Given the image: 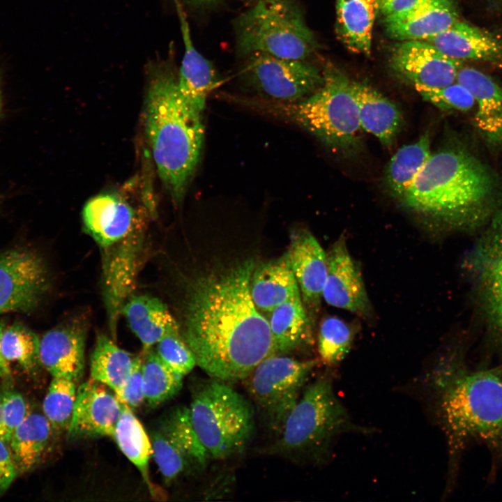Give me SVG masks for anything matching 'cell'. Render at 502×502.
Masks as SVG:
<instances>
[{
	"label": "cell",
	"instance_id": "cell-38",
	"mask_svg": "<svg viewBox=\"0 0 502 502\" xmlns=\"http://www.w3.org/2000/svg\"><path fill=\"white\" fill-rule=\"evenodd\" d=\"M76 383L53 377L42 404V411L56 432L68 429L77 397Z\"/></svg>",
	"mask_w": 502,
	"mask_h": 502
},
{
	"label": "cell",
	"instance_id": "cell-25",
	"mask_svg": "<svg viewBox=\"0 0 502 502\" xmlns=\"http://www.w3.org/2000/svg\"><path fill=\"white\" fill-rule=\"evenodd\" d=\"M55 432L43 411L31 409L7 443L18 474L33 471L44 461Z\"/></svg>",
	"mask_w": 502,
	"mask_h": 502
},
{
	"label": "cell",
	"instance_id": "cell-1",
	"mask_svg": "<svg viewBox=\"0 0 502 502\" xmlns=\"http://www.w3.org/2000/svg\"><path fill=\"white\" fill-rule=\"evenodd\" d=\"M254 268L248 259L202 276L190 286L185 303L182 338L209 377L228 383L243 381L274 354L269 322L250 295Z\"/></svg>",
	"mask_w": 502,
	"mask_h": 502
},
{
	"label": "cell",
	"instance_id": "cell-37",
	"mask_svg": "<svg viewBox=\"0 0 502 502\" xmlns=\"http://www.w3.org/2000/svg\"><path fill=\"white\" fill-rule=\"evenodd\" d=\"M150 439L152 457L167 483L185 473L201 471L185 451L160 427L152 432Z\"/></svg>",
	"mask_w": 502,
	"mask_h": 502
},
{
	"label": "cell",
	"instance_id": "cell-45",
	"mask_svg": "<svg viewBox=\"0 0 502 502\" xmlns=\"http://www.w3.org/2000/svg\"><path fill=\"white\" fill-rule=\"evenodd\" d=\"M4 326V324H2L0 322V337L2 328ZM11 373L10 371V366L9 364L6 361L4 358L2 356L1 349H0V377L6 378Z\"/></svg>",
	"mask_w": 502,
	"mask_h": 502
},
{
	"label": "cell",
	"instance_id": "cell-13",
	"mask_svg": "<svg viewBox=\"0 0 502 502\" xmlns=\"http://www.w3.org/2000/svg\"><path fill=\"white\" fill-rule=\"evenodd\" d=\"M48 286V273L38 254L25 250L0 253V314L33 309Z\"/></svg>",
	"mask_w": 502,
	"mask_h": 502
},
{
	"label": "cell",
	"instance_id": "cell-32",
	"mask_svg": "<svg viewBox=\"0 0 502 502\" xmlns=\"http://www.w3.org/2000/svg\"><path fill=\"white\" fill-rule=\"evenodd\" d=\"M112 438L124 455L139 470L151 493L153 494L149 473V463L153 453L151 441L140 421L126 404Z\"/></svg>",
	"mask_w": 502,
	"mask_h": 502
},
{
	"label": "cell",
	"instance_id": "cell-27",
	"mask_svg": "<svg viewBox=\"0 0 502 502\" xmlns=\"http://www.w3.org/2000/svg\"><path fill=\"white\" fill-rule=\"evenodd\" d=\"M363 130L375 136L385 146L393 144L402 126L397 107L364 82H352Z\"/></svg>",
	"mask_w": 502,
	"mask_h": 502
},
{
	"label": "cell",
	"instance_id": "cell-2",
	"mask_svg": "<svg viewBox=\"0 0 502 502\" xmlns=\"http://www.w3.org/2000/svg\"><path fill=\"white\" fill-rule=\"evenodd\" d=\"M399 201L436 229L475 230L502 208V179L463 145H446L431 153Z\"/></svg>",
	"mask_w": 502,
	"mask_h": 502
},
{
	"label": "cell",
	"instance_id": "cell-41",
	"mask_svg": "<svg viewBox=\"0 0 502 502\" xmlns=\"http://www.w3.org/2000/svg\"><path fill=\"white\" fill-rule=\"evenodd\" d=\"M3 405L6 442L8 443L12 434L25 419L31 408L20 393L11 390L3 392Z\"/></svg>",
	"mask_w": 502,
	"mask_h": 502
},
{
	"label": "cell",
	"instance_id": "cell-26",
	"mask_svg": "<svg viewBox=\"0 0 502 502\" xmlns=\"http://www.w3.org/2000/svg\"><path fill=\"white\" fill-rule=\"evenodd\" d=\"M250 291L259 311L271 312L300 289L286 253L281 257L255 266Z\"/></svg>",
	"mask_w": 502,
	"mask_h": 502
},
{
	"label": "cell",
	"instance_id": "cell-18",
	"mask_svg": "<svg viewBox=\"0 0 502 502\" xmlns=\"http://www.w3.org/2000/svg\"><path fill=\"white\" fill-rule=\"evenodd\" d=\"M312 326L319 314L327 277V255L307 230L296 231L286 252Z\"/></svg>",
	"mask_w": 502,
	"mask_h": 502
},
{
	"label": "cell",
	"instance_id": "cell-43",
	"mask_svg": "<svg viewBox=\"0 0 502 502\" xmlns=\"http://www.w3.org/2000/svg\"><path fill=\"white\" fill-rule=\"evenodd\" d=\"M17 474L8 446L0 439V496L10 487Z\"/></svg>",
	"mask_w": 502,
	"mask_h": 502
},
{
	"label": "cell",
	"instance_id": "cell-44",
	"mask_svg": "<svg viewBox=\"0 0 502 502\" xmlns=\"http://www.w3.org/2000/svg\"><path fill=\"white\" fill-rule=\"evenodd\" d=\"M416 0H379V11L383 17L402 12L411 6Z\"/></svg>",
	"mask_w": 502,
	"mask_h": 502
},
{
	"label": "cell",
	"instance_id": "cell-23",
	"mask_svg": "<svg viewBox=\"0 0 502 502\" xmlns=\"http://www.w3.org/2000/svg\"><path fill=\"white\" fill-rule=\"evenodd\" d=\"M425 41L457 60L502 61V43L492 33L457 20L447 29Z\"/></svg>",
	"mask_w": 502,
	"mask_h": 502
},
{
	"label": "cell",
	"instance_id": "cell-35",
	"mask_svg": "<svg viewBox=\"0 0 502 502\" xmlns=\"http://www.w3.org/2000/svg\"><path fill=\"white\" fill-rule=\"evenodd\" d=\"M356 334L349 323L336 316L322 319L318 334V351L322 362L334 365L349 352Z\"/></svg>",
	"mask_w": 502,
	"mask_h": 502
},
{
	"label": "cell",
	"instance_id": "cell-40",
	"mask_svg": "<svg viewBox=\"0 0 502 502\" xmlns=\"http://www.w3.org/2000/svg\"><path fill=\"white\" fill-rule=\"evenodd\" d=\"M155 345L158 356L178 374L183 376L188 374L197 365L195 357L181 333L167 335Z\"/></svg>",
	"mask_w": 502,
	"mask_h": 502
},
{
	"label": "cell",
	"instance_id": "cell-49",
	"mask_svg": "<svg viewBox=\"0 0 502 502\" xmlns=\"http://www.w3.org/2000/svg\"><path fill=\"white\" fill-rule=\"evenodd\" d=\"M1 105V88H0V109Z\"/></svg>",
	"mask_w": 502,
	"mask_h": 502
},
{
	"label": "cell",
	"instance_id": "cell-39",
	"mask_svg": "<svg viewBox=\"0 0 502 502\" xmlns=\"http://www.w3.org/2000/svg\"><path fill=\"white\" fill-rule=\"evenodd\" d=\"M423 99L441 110L468 112L475 107L471 92L457 82L441 88L414 86Z\"/></svg>",
	"mask_w": 502,
	"mask_h": 502
},
{
	"label": "cell",
	"instance_id": "cell-9",
	"mask_svg": "<svg viewBox=\"0 0 502 502\" xmlns=\"http://www.w3.org/2000/svg\"><path fill=\"white\" fill-rule=\"evenodd\" d=\"M317 363L273 354L242 381L259 415L277 435L298 402Z\"/></svg>",
	"mask_w": 502,
	"mask_h": 502
},
{
	"label": "cell",
	"instance_id": "cell-21",
	"mask_svg": "<svg viewBox=\"0 0 502 502\" xmlns=\"http://www.w3.org/2000/svg\"><path fill=\"white\" fill-rule=\"evenodd\" d=\"M453 0H416L405 10L384 17L386 33L400 41L425 40L443 32L457 20Z\"/></svg>",
	"mask_w": 502,
	"mask_h": 502
},
{
	"label": "cell",
	"instance_id": "cell-19",
	"mask_svg": "<svg viewBox=\"0 0 502 502\" xmlns=\"http://www.w3.org/2000/svg\"><path fill=\"white\" fill-rule=\"evenodd\" d=\"M455 82L474 98L473 124L481 139L493 153L502 155V87L484 73L462 66Z\"/></svg>",
	"mask_w": 502,
	"mask_h": 502
},
{
	"label": "cell",
	"instance_id": "cell-16",
	"mask_svg": "<svg viewBox=\"0 0 502 502\" xmlns=\"http://www.w3.org/2000/svg\"><path fill=\"white\" fill-rule=\"evenodd\" d=\"M390 67L413 86L441 88L455 82L461 61L448 56L425 40H406L392 50Z\"/></svg>",
	"mask_w": 502,
	"mask_h": 502
},
{
	"label": "cell",
	"instance_id": "cell-11",
	"mask_svg": "<svg viewBox=\"0 0 502 502\" xmlns=\"http://www.w3.org/2000/svg\"><path fill=\"white\" fill-rule=\"evenodd\" d=\"M245 57L241 79L270 101H297L322 84L323 72L306 60L281 58L261 52Z\"/></svg>",
	"mask_w": 502,
	"mask_h": 502
},
{
	"label": "cell",
	"instance_id": "cell-31",
	"mask_svg": "<svg viewBox=\"0 0 502 502\" xmlns=\"http://www.w3.org/2000/svg\"><path fill=\"white\" fill-rule=\"evenodd\" d=\"M432 152L428 133L416 142L400 147L384 172V183L390 195L400 200L420 172Z\"/></svg>",
	"mask_w": 502,
	"mask_h": 502
},
{
	"label": "cell",
	"instance_id": "cell-8",
	"mask_svg": "<svg viewBox=\"0 0 502 502\" xmlns=\"http://www.w3.org/2000/svg\"><path fill=\"white\" fill-rule=\"evenodd\" d=\"M237 50L246 56L256 52L307 60L317 49L313 32L300 8L290 0H259L235 22Z\"/></svg>",
	"mask_w": 502,
	"mask_h": 502
},
{
	"label": "cell",
	"instance_id": "cell-50",
	"mask_svg": "<svg viewBox=\"0 0 502 502\" xmlns=\"http://www.w3.org/2000/svg\"><path fill=\"white\" fill-rule=\"evenodd\" d=\"M249 1H252V3H254V2L257 1H259V0H249Z\"/></svg>",
	"mask_w": 502,
	"mask_h": 502
},
{
	"label": "cell",
	"instance_id": "cell-4",
	"mask_svg": "<svg viewBox=\"0 0 502 502\" xmlns=\"http://www.w3.org/2000/svg\"><path fill=\"white\" fill-rule=\"evenodd\" d=\"M144 120L158 174L173 201L178 204L199 162L204 128L201 114L181 96L172 68L158 67L153 71Z\"/></svg>",
	"mask_w": 502,
	"mask_h": 502
},
{
	"label": "cell",
	"instance_id": "cell-3",
	"mask_svg": "<svg viewBox=\"0 0 502 502\" xmlns=\"http://www.w3.org/2000/svg\"><path fill=\"white\" fill-rule=\"evenodd\" d=\"M425 385L446 436L450 476L472 443L502 462V376L496 369L472 370L457 351L443 353L427 372Z\"/></svg>",
	"mask_w": 502,
	"mask_h": 502
},
{
	"label": "cell",
	"instance_id": "cell-15",
	"mask_svg": "<svg viewBox=\"0 0 502 502\" xmlns=\"http://www.w3.org/2000/svg\"><path fill=\"white\" fill-rule=\"evenodd\" d=\"M147 211L134 207L121 192H102L85 203L82 212L84 229L103 250L146 222Z\"/></svg>",
	"mask_w": 502,
	"mask_h": 502
},
{
	"label": "cell",
	"instance_id": "cell-48",
	"mask_svg": "<svg viewBox=\"0 0 502 502\" xmlns=\"http://www.w3.org/2000/svg\"><path fill=\"white\" fill-rule=\"evenodd\" d=\"M496 5L502 8V0H494Z\"/></svg>",
	"mask_w": 502,
	"mask_h": 502
},
{
	"label": "cell",
	"instance_id": "cell-7",
	"mask_svg": "<svg viewBox=\"0 0 502 502\" xmlns=\"http://www.w3.org/2000/svg\"><path fill=\"white\" fill-rule=\"evenodd\" d=\"M209 378L192 389L190 418L211 459H229L248 446L254 430V409L228 383Z\"/></svg>",
	"mask_w": 502,
	"mask_h": 502
},
{
	"label": "cell",
	"instance_id": "cell-36",
	"mask_svg": "<svg viewBox=\"0 0 502 502\" xmlns=\"http://www.w3.org/2000/svg\"><path fill=\"white\" fill-rule=\"evenodd\" d=\"M160 427L185 451L201 471L206 469L211 458L194 429L189 407L174 409Z\"/></svg>",
	"mask_w": 502,
	"mask_h": 502
},
{
	"label": "cell",
	"instance_id": "cell-10",
	"mask_svg": "<svg viewBox=\"0 0 502 502\" xmlns=\"http://www.w3.org/2000/svg\"><path fill=\"white\" fill-rule=\"evenodd\" d=\"M482 229L463 268L486 326L502 339V208Z\"/></svg>",
	"mask_w": 502,
	"mask_h": 502
},
{
	"label": "cell",
	"instance_id": "cell-17",
	"mask_svg": "<svg viewBox=\"0 0 502 502\" xmlns=\"http://www.w3.org/2000/svg\"><path fill=\"white\" fill-rule=\"evenodd\" d=\"M123 404L107 386L91 378L84 381L77 389L68 437H112Z\"/></svg>",
	"mask_w": 502,
	"mask_h": 502
},
{
	"label": "cell",
	"instance_id": "cell-46",
	"mask_svg": "<svg viewBox=\"0 0 502 502\" xmlns=\"http://www.w3.org/2000/svg\"><path fill=\"white\" fill-rule=\"evenodd\" d=\"M185 3L195 8H205L218 2V0H182Z\"/></svg>",
	"mask_w": 502,
	"mask_h": 502
},
{
	"label": "cell",
	"instance_id": "cell-6",
	"mask_svg": "<svg viewBox=\"0 0 502 502\" xmlns=\"http://www.w3.org/2000/svg\"><path fill=\"white\" fill-rule=\"evenodd\" d=\"M353 429L358 428L336 397L331 377L325 374L305 388L268 452L294 461L319 462L338 435Z\"/></svg>",
	"mask_w": 502,
	"mask_h": 502
},
{
	"label": "cell",
	"instance_id": "cell-20",
	"mask_svg": "<svg viewBox=\"0 0 502 502\" xmlns=\"http://www.w3.org/2000/svg\"><path fill=\"white\" fill-rule=\"evenodd\" d=\"M86 328L75 321L46 332L40 338V365L55 378L78 382L85 365Z\"/></svg>",
	"mask_w": 502,
	"mask_h": 502
},
{
	"label": "cell",
	"instance_id": "cell-5",
	"mask_svg": "<svg viewBox=\"0 0 502 502\" xmlns=\"http://www.w3.org/2000/svg\"><path fill=\"white\" fill-rule=\"evenodd\" d=\"M322 84L294 102L269 101L268 112L294 123L327 147L351 153L360 146L362 128L352 82L340 70L327 66Z\"/></svg>",
	"mask_w": 502,
	"mask_h": 502
},
{
	"label": "cell",
	"instance_id": "cell-28",
	"mask_svg": "<svg viewBox=\"0 0 502 502\" xmlns=\"http://www.w3.org/2000/svg\"><path fill=\"white\" fill-rule=\"evenodd\" d=\"M335 7V29L340 40L351 52L369 56L379 0H336Z\"/></svg>",
	"mask_w": 502,
	"mask_h": 502
},
{
	"label": "cell",
	"instance_id": "cell-24",
	"mask_svg": "<svg viewBox=\"0 0 502 502\" xmlns=\"http://www.w3.org/2000/svg\"><path fill=\"white\" fill-rule=\"evenodd\" d=\"M121 315L141 342L143 351L153 348L165 336L180 333V326L168 307L155 297L132 295L124 305Z\"/></svg>",
	"mask_w": 502,
	"mask_h": 502
},
{
	"label": "cell",
	"instance_id": "cell-30",
	"mask_svg": "<svg viewBox=\"0 0 502 502\" xmlns=\"http://www.w3.org/2000/svg\"><path fill=\"white\" fill-rule=\"evenodd\" d=\"M135 358L119 347L113 340L100 334L91 356V378L107 386L121 400Z\"/></svg>",
	"mask_w": 502,
	"mask_h": 502
},
{
	"label": "cell",
	"instance_id": "cell-33",
	"mask_svg": "<svg viewBox=\"0 0 502 502\" xmlns=\"http://www.w3.org/2000/svg\"><path fill=\"white\" fill-rule=\"evenodd\" d=\"M142 357L144 400L151 407H156L178 393L183 376L166 365L153 348L142 351Z\"/></svg>",
	"mask_w": 502,
	"mask_h": 502
},
{
	"label": "cell",
	"instance_id": "cell-34",
	"mask_svg": "<svg viewBox=\"0 0 502 502\" xmlns=\"http://www.w3.org/2000/svg\"><path fill=\"white\" fill-rule=\"evenodd\" d=\"M39 347L40 337L26 326L19 323L4 324L0 349L10 366V363L15 364L28 374L33 372L40 365Z\"/></svg>",
	"mask_w": 502,
	"mask_h": 502
},
{
	"label": "cell",
	"instance_id": "cell-12",
	"mask_svg": "<svg viewBox=\"0 0 502 502\" xmlns=\"http://www.w3.org/2000/svg\"><path fill=\"white\" fill-rule=\"evenodd\" d=\"M146 222L103 249L102 295L107 325L115 339L122 309L132 296L142 254Z\"/></svg>",
	"mask_w": 502,
	"mask_h": 502
},
{
	"label": "cell",
	"instance_id": "cell-29",
	"mask_svg": "<svg viewBox=\"0 0 502 502\" xmlns=\"http://www.w3.org/2000/svg\"><path fill=\"white\" fill-rule=\"evenodd\" d=\"M268 322L274 354L285 355L312 342L313 326L301 293L277 305Z\"/></svg>",
	"mask_w": 502,
	"mask_h": 502
},
{
	"label": "cell",
	"instance_id": "cell-47",
	"mask_svg": "<svg viewBox=\"0 0 502 502\" xmlns=\"http://www.w3.org/2000/svg\"><path fill=\"white\" fill-rule=\"evenodd\" d=\"M3 392L0 393V439L6 442V431L3 419Z\"/></svg>",
	"mask_w": 502,
	"mask_h": 502
},
{
	"label": "cell",
	"instance_id": "cell-42",
	"mask_svg": "<svg viewBox=\"0 0 502 502\" xmlns=\"http://www.w3.org/2000/svg\"><path fill=\"white\" fill-rule=\"evenodd\" d=\"M121 400L132 410L138 408L145 401L143 390L142 355L135 356L132 368L124 386Z\"/></svg>",
	"mask_w": 502,
	"mask_h": 502
},
{
	"label": "cell",
	"instance_id": "cell-22",
	"mask_svg": "<svg viewBox=\"0 0 502 502\" xmlns=\"http://www.w3.org/2000/svg\"><path fill=\"white\" fill-rule=\"evenodd\" d=\"M174 1L185 47L177 76L178 90L185 102L201 114L208 96L218 84V79L212 63L193 45L181 1Z\"/></svg>",
	"mask_w": 502,
	"mask_h": 502
},
{
	"label": "cell",
	"instance_id": "cell-14",
	"mask_svg": "<svg viewBox=\"0 0 502 502\" xmlns=\"http://www.w3.org/2000/svg\"><path fill=\"white\" fill-rule=\"evenodd\" d=\"M327 255V277L323 298L337 307L365 320L374 318L361 269L351 256L347 240L341 236L330 248Z\"/></svg>",
	"mask_w": 502,
	"mask_h": 502
}]
</instances>
